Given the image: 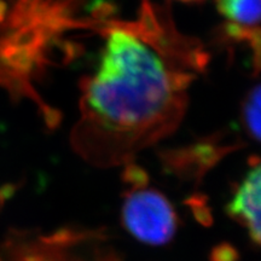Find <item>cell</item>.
I'll use <instances>...</instances> for the list:
<instances>
[{"label": "cell", "instance_id": "obj_1", "mask_svg": "<svg viewBox=\"0 0 261 261\" xmlns=\"http://www.w3.org/2000/svg\"><path fill=\"white\" fill-rule=\"evenodd\" d=\"M205 63L200 45L145 0L138 21L107 28L96 68L80 83L71 149L97 168L136 162L177 130L190 85Z\"/></svg>", "mask_w": 261, "mask_h": 261}, {"label": "cell", "instance_id": "obj_2", "mask_svg": "<svg viewBox=\"0 0 261 261\" xmlns=\"http://www.w3.org/2000/svg\"><path fill=\"white\" fill-rule=\"evenodd\" d=\"M0 261H122L104 228L69 225L16 230L0 243Z\"/></svg>", "mask_w": 261, "mask_h": 261}, {"label": "cell", "instance_id": "obj_3", "mask_svg": "<svg viewBox=\"0 0 261 261\" xmlns=\"http://www.w3.org/2000/svg\"><path fill=\"white\" fill-rule=\"evenodd\" d=\"M127 184L121 207V220L127 232L139 242L162 246L171 242L177 232L178 217L171 201L156 188L136 162L123 166Z\"/></svg>", "mask_w": 261, "mask_h": 261}, {"label": "cell", "instance_id": "obj_4", "mask_svg": "<svg viewBox=\"0 0 261 261\" xmlns=\"http://www.w3.org/2000/svg\"><path fill=\"white\" fill-rule=\"evenodd\" d=\"M237 146H240L238 143H224L221 137L213 136L195 144L167 150L163 152L162 161L166 168L175 175L185 179L197 178L200 181L208 169Z\"/></svg>", "mask_w": 261, "mask_h": 261}, {"label": "cell", "instance_id": "obj_5", "mask_svg": "<svg viewBox=\"0 0 261 261\" xmlns=\"http://www.w3.org/2000/svg\"><path fill=\"white\" fill-rule=\"evenodd\" d=\"M224 19V32L234 44L252 48L256 69L260 67V0H215Z\"/></svg>", "mask_w": 261, "mask_h": 261}, {"label": "cell", "instance_id": "obj_6", "mask_svg": "<svg viewBox=\"0 0 261 261\" xmlns=\"http://www.w3.org/2000/svg\"><path fill=\"white\" fill-rule=\"evenodd\" d=\"M260 161L252 159L249 168L234 187L226 212L232 219L243 226L255 246L260 243Z\"/></svg>", "mask_w": 261, "mask_h": 261}, {"label": "cell", "instance_id": "obj_7", "mask_svg": "<svg viewBox=\"0 0 261 261\" xmlns=\"http://www.w3.org/2000/svg\"><path fill=\"white\" fill-rule=\"evenodd\" d=\"M260 90L259 84L249 90L241 110V122L244 133L256 143L260 139Z\"/></svg>", "mask_w": 261, "mask_h": 261}, {"label": "cell", "instance_id": "obj_8", "mask_svg": "<svg viewBox=\"0 0 261 261\" xmlns=\"http://www.w3.org/2000/svg\"><path fill=\"white\" fill-rule=\"evenodd\" d=\"M178 2H181V3H196V2H201V0H178Z\"/></svg>", "mask_w": 261, "mask_h": 261}]
</instances>
